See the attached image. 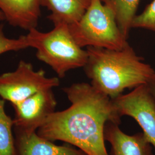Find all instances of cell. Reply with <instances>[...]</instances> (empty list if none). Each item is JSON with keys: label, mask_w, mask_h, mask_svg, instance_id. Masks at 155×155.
Masks as SVG:
<instances>
[{"label": "cell", "mask_w": 155, "mask_h": 155, "mask_svg": "<svg viewBox=\"0 0 155 155\" xmlns=\"http://www.w3.org/2000/svg\"><path fill=\"white\" fill-rule=\"evenodd\" d=\"M63 90L71 105L51 114L36 133L51 141L75 146L87 155H109L105 144L106 124H121L111 99L89 83H74Z\"/></svg>", "instance_id": "cell-1"}, {"label": "cell", "mask_w": 155, "mask_h": 155, "mask_svg": "<svg viewBox=\"0 0 155 155\" xmlns=\"http://www.w3.org/2000/svg\"><path fill=\"white\" fill-rule=\"evenodd\" d=\"M85 71L91 84L113 100L125 89L147 84L155 70L128 45L121 50L87 47Z\"/></svg>", "instance_id": "cell-2"}, {"label": "cell", "mask_w": 155, "mask_h": 155, "mask_svg": "<svg viewBox=\"0 0 155 155\" xmlns=\"http://www.w3.org/2000/svg\"><path fill=\"white\" fill-rule=\"evenodd\" d=\"M25 37L29 48L36 50L37 58L48 65L60 78L71 70L86 66L87 52L76 43L67 24L55 25L48 32L34 28Z\"/></svg>", "instance_id": "cell-3"}, {"label": "cell", "mask_w": 155, "mask_h": 155, "mask_svg": "<svg viewBox=\"0 0 155 155\" xmlns=\"http://www.w3.org/2000/svg\"><path fill=\"white\" fill-rule=\"evenodd\" d=\"M68 27L81 47L121 50L129 43L110 9L101 0H91L82 17Z\"/></svg>", "instance_id": "cell-4"}, {"label": "cell", "mask_w": 155, "mask_h": 155, "mask_svg": "<svg viewBox=\"0 0 155 155\" xmlns=\"http://www.w3.org/2000/svg\"><path fill=\"white\" fill-rule=\"evenodd\" d=\"M59 84L58 78L47 77L43 70H35L32 64L22 60L15 71L0 75V97L13 105Z\"/></svg>", "instance_id": "cell-5"}, {"label": "cell", "mask_w": 155, "mask_h": 155, "mask_svg": "<svg viewBox=\"0 0 155 155\" xmlns=\"http://www.w3.org/2000/svg\"><path fill=\"white\" fill-rule=\"evenodd\" d=\"M111 101L118 116L132 117L139 124L155 152V99L147 84L139 86Z\"/></svg>", "instance_id": "cell-6"}, {"label": "cell", "mask_w": 155, "mask_h": 155, "mask_svg": "<svg viewBox=\"0 0 155 155\" xmlns=\"http://www.w3.org/2000/svg\"><path fill=\"white\" fill-rule=\"evenodd\" d=\"M56 105L52 89L40 91L12 105L15 113L14 130L25 133L36 132L45 119L55 111Z\"/></svg>", "instance_id": "cell-7"}, {"label": "cell", "mask_w": 155, "mask_h": 155, "mask_svg": "<svg viewBox=\"0 0 155 155\" xmlns=\"http://www.w3.org/2000/svg\"><path fill=\"white\" fill-rule=\"evenodd\" d=\"M104 137L110 144L111 155H153V148L143 132L128 135L120 129L118 124L108 121Z\"/></svg>", "instance_id": "cell-8"}, {"label": "cell", "mask_w": 155, "mask_h": 155, "mask_svg": "<svg viewBox=\"0 0 155 155\" xmlns=\"http://www.w3.org/2000/svg\"><path fill=\"white\" fill-rule=\"evenodd\" d=\"M45 0H0V11L11 25L30 31L36 28Z\"/></svg>", "instance_id": "cell-9"}, {"label": "cell", "mask_w": 155, "mask_h": 155, "mask_svg": "<svg viewBox=\"0 0 155 155\" xmlns=\"http://www.w3.org/2000/svg\"><path fill=\"white\" fill-rule=\"evenodd\" d=\"M15 132L17 155H87L79 149L55 145L36 132Z\"/></svg>", "instance_id": "cell-10"}, {"label": "cell", "mask_w": 155, "mask_h": 155, "mask_svg": "<svg viewBox=\"0 0 155 155\" xmlns=\"http://www.w3.org/2000/svg\"><path fill=\"white\" fill-rule=\"evenodd\" d=\"M91 0H45L44 6L51 12L48 18L54 25H71L82 17Z\"/></svg>", "instance_id": "cell-11"}, {"label": "cell", "mask_w": 155, "mask_h": 155, "mask_svg": "<svg viewBox=\"0 0 155 155\" xmlns=\"http://www.w3.org/2000/svg\"><path fill=\"white\" fill-rule=\"evenodd\" d=\"M113 12L123 35L127 39L140 0H101Z\"/></svg>", "instance_id": "cell-12"}, {"label": "cell", "mask_w": 155, "mask_h": 155, "mask_svg": "<svg viewBox=\"0 0 155 155\" xmlns=\"http://www.w3.org/2000/svg\"><path fill=\"white\" fill-rule=\"evenodd\" d=\"M5 105V101L0 97V155H17L13 119L6 114Z\"/></svg>", "instance_id": "cell-13"}, {"label": "cell", "mask_w": 155, "mask_h": 155, "mask_svg": "<svg viewBox=\"0 0 155 155\" xmlns=\"http://www.w3.org/2000/svg\"><path fill=\"white\" fill-rule=\"evenodd\" d=\"M133 28H142L155 32V0H153L141 13L134 17Z\"/></svg>", "instance_id": "cell-14"}, {"label": "cell", "mask_w": 155, "mask_h": 155, "mask_svg": "<svg viewBox=\"0 0 155 155\" xmlns=\"http://www.w3.org/2000/svg\"><path fill=\"white\" fill-rule=\"evenodd\" d=\"M4 26L0 24V55L9 51H17L29 48L25 35L17 39L7 38L4 31Z\"/></svg>", "instance_id": "cell-15"}, {"label": "cell", "mask_w": 155, "mask_h": 155, "mask_svg": "<svg viewBox=\"0 0 155 155\" xmlns=\"http://www.w3.org/2000/svg\"><path fill=\"white\" fill-rule=\"evenodd\" d=\"M147 86L150 89V93L153 96L155 99V73L154 75L150 79L149 82L147 83Z\"/></svg>", "instance_id": "cell-16"}, {"label": "cell", "mask_w": 155, "mask_h": 155, "mask_svg": "<svg viewBox=\"0 0 155 155\" xmlns=\"http://www.w3.org/2000/svg\"><path fill=\"white\" fill-rule=\"evenodd\" d=\"M4 20H5V17L4 16L3 13L0 11V22L2 21H4Z\"/></svg>", "instance_id": "cell-17"}]
</instances>
